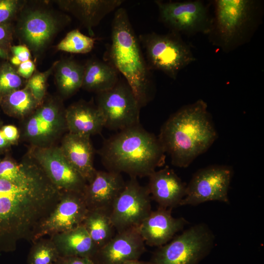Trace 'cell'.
<instances>
[{
  "label": "cell",
  "mask_w": 264,
  "mask_h": 264,
  "mask_svg": "<svg viewBox=\"0 0 264 264\" xmlns=\"http://www.w3.org/2000/svg\"><path fill=\"white\" fill-rule=\"evenodd\" d=\"M217 137L207 105L199 99L172 114L161 127L158 138L172 164L186 168L207 151Z\"/></svg>",
  "instance_id": "cell-1"
},
{
  "label": "cell",
  "mask_w": 264,
  "mask_h": 264,
  "mask_svg": "<svg viewBox=\"0 0 264 264\" xmlns=\"http://www.w3.org/2000/svg\"><path fill=\"white\" fill-rule=\"evenodd\" d=\"M109 171L130 177L149 176L165 161V153L158 137L140 124L120 131L105 140L99 151Z\"/></svg>",
  "instance_id": "cell-2"
},
{
  "label": "cell",
  "mask_w": 264,
  "mask_h": 264,
  "mask_svg": "<svg viewBox=\"0 0 264 264\" xmlns=\"http://www.w3.org/2000/svg\"><path fill=\"white\" fill-rule=\"evenodd\" d=\"M110 64L125 77L141 108L152 97V79L138 38L125 9L114 13L109 51Z\"/></svg>",
  "instance_id": "cell-3"
},
{
  "label": "cell",
  "mask_w": 264,
  "mask_h": 264,
  "mask_svg": "<svg viewBox=\"0 0 264 264\" xmlns=\"http://www.w3.org/2000/svg\"><path fill=\"white\" fill-rule=\"evenodd\" d=\"M209 34L212 42L228 52L246 42L258 22V2L252 0H217Z\"/></svg>",
  "instance_id": "cell-4"
},
{
  "label": "cell",
  "mask_w": 264,
  "mask_h": 264,
  "mask_svg": "<svg viewBox=\"0 0 264 264\" xmlns=\"http://www.w3.org/2000/svg\"><path fill=\"white\" fill-rule=\"evenodd\" d=\"M138 39L150 69L161 71L172 79H176L181 69L196 61L190 46L176 33L152 32L140 35Z\"/></svg>",
  "instance_id": "cell-5"
},
{
  "label": "cell",
  "mask_w": 264,
  "mask_h": 264,
  "mask_svg": "<svg viewBox=\"0 0 264 264\" xmlns=\"http://www.w3.org/2000/svg\"><path fill=\"white\" fill-rule=\"evenodd\" d=\"M22 121L20 137L31 147L55 145L67 132L66 108L61 99L57 97L45 96L39 106Z\"/></svg>",
  "instance_id": "cell-6"
},
{
  "label": "cell",
  "mask_w": 264,
  "mask_h": 264,
  "mask_svg": "<svg viewBox=\"0 0 264 264\" xmlns=\"http://www.w3.org/2000/svg\"><path fill=\"white\" fill-rule=\"evenodd\" d=\"M215 236L205 223L184 231L154 252L153 264H198L213 248Z\"/></svg>",
  "instance_id": "cell-7"
},
{
  "label": "cell",
  "mask_w": 264,
  "mask_h": 264,
  "mask_svg": "<svg viewBox=\"0 0 264 264\" xmlns=\"http://www.w3.org/2000/svg\"><path fill=\"white\" fill-rule=\"evenodd\" d=\"M96 103L105 128L121 131L140 124L141 107L126 82L119 80L112 88L97 93Z\"/></svg>",
  "instance_id": "cell-8"
},
{
  "label": "cell",
  "mask_w": 264,
  "mask_h": 264,
  "mask_svg": "<svg viewBox=\"0 0 264 264\" xmlns=\"http://www.w3.org/2000/svg\"><path fill=\"white\" fill-rule=\"evenodd\" d=\"M160 21L172 32L193 35L209 34L212 26L206 6L200 0L167 1L155 0Z\"/></svg>",
  "instance_id": "cell-9"
},
{
  "label": "cell",
  "mask_w": 264,
  "mask_h": 264,
  "mask_svg": "<svg viewBox=\"0 0 264 264\" xmlns=\"http://www.w3.org/2000/svg\"><path fill=\"white\" fill-rule=\"evenodd\" d=\"M232 176L233 169L227 165H213L198 170L187 185L179 206H196L210 201L228 203Z\"/></svg>",
  "instance_id": "cell-10"
},
{
  "label": "cell",
  "mask_w": 264,
  "mask_h": 264,
  "mask_svg": "<svg viewBox=\"0 0 264 264\" xmlns=\"http://www.w3.org/2000/svg\"><path fill=\"white\" fill-rule=\"evenodd\" d=\"M147 187L130 177L115 199L110 217L116 232L137 228L152 211Z\"/></svg>",
  "instance_id": "cell-11"
},
{
  "label": "cell",
  "mask_w": 264,
  "mask_h": 264,
  "mask_svg": "<svg viewBox=\"0 0 264 264\" xmlns=\"http://www.w3.org/2000/svg\"><path fill=\"white\" fill-rule=\"evenodd\" d=\"M69 21H61L52 11L41 7L22 8L17 25L21 41L35 54L49 44L61 26Z\"/></svg>",
  "instance_id": "cell-12"
},
{
  "label": "cell",
  "mask_w": 264,
  "mask_h": 264,
  "mask_svg": "<svg viewBox=\"0 0 264 264\" xmlns=\"http://www.w3.org/2000/svg\"><path fill=\"white\" fill-rule=\"evenodd\" d=\"M29 152L58 190L83 194L88 183L68 162L59 146L31 147Z\"/></svg>",
  "instance_id": "cell-13"
},
{
  "label": "cell",
  "mask_w": 264,
  "mask_h": 264,
  "mask_svg": "<svg viewBox=\"0 0 264 264\" xmlns=\"http://www.w3.org/2000/svg\"><path fill=\"white\" fill-rule=\"evenodd\" d=\"M88 212L82 194L63 192L57 205L40 225L32 242L45 236L50 237L82 224Z\"/></svg>",
  "instance_id": "cell-14"
},
{
  "label": "cell",
  "mask_w": 264,
  "mask_h": 264,
  "mask_svg": "<svg viewBox=\"0 0 264 264\" xmlns=\"http://www.w3.org/2000/svg\"><path fill=\"white\" fill-rule=\"evenodd\" d=\"M145 244L137 228L116 232L92 260L95 264H122L138 260L146 250Z\"/></svg>",
  "instance_id": "cell-15"
},
{
  "label": "cell",
  "mask_w": 264,
  "mask_h": 264,
  "mask_svg": "<svg viewBox=\"0 0 264 264\" xmlns=\"http://www.w3.org/2000/svg\"><path fill=\"white\" fill-rule=\"evenodd\" d=\"M125 183L120 173L97 170L83 193L88 210H100L110 213Z\"/></svg>",
  "instance_id": "cell-16"
},
{
  "label": "cell",
  "mask_w": 264,
  "mask_h": 264,
  "mask_svg": "<svg viewBox=\"0 0 264 264\" xmlns=\"http://www.w3.org/2000/svg\"><path fill=\"white\" fill-rule=\"evenodd\" d=\"M172 210L158 206L137 227L146 244L157 247L163 245L188 223L183 218L173 217Z\"/></svg>",
  "instance_id": "cell-17"
},
{
  "label": "cell",
  "mask_w": 264,
  "mask_h": 264,
  "mask_svg": "<svg viewBox=\"0 0 264 264\" xmlns=\"http://www.w3.org/2000/svg\"><path fill=\"white\" fill-rule=\"evenodd\" d=\"M147 186L151 198L159 207L171 209L180 205L186 194L187 184L168 167L155 171L149 176Z\"/></svg>",
  "instance_id": "cell-18"
},
{
  "label": "cell",
  "mask_w": 264,
  "mask_h": 264,
  "mask_svg": "<svg viewBox=\"0 0 264 264\" xmlns=\"http://www.w3.org/2000/svg\"><path fill=\"white\" fill-rule=\"evenodd\" d=\"M55 2L62 10L73 15L88 30L90 37L93 28L108 14L116 10L122 0H61Z\"/></svg>",
  "instance_id": "cell-19"
},
{
  "label": "cell",
  "mask_w": 264,
  "mask_h": 264,
  "mask_svg": "<svg viewBox=\"0 0 264 264\" xmlns=\"http://www.w3.org/2000/svg\"><path fill=\"white\" fill-rule=\"evenodd\" d=\"M59 147L71 165L89 182L97 171L93 165L94 151L90 137L67 132Z\"/></svg>",
  "instance_id": "cell-20"
},
{
  "label": "cell",
  "mask_w": 264,
  "mask_h": 264,
  "mask_svg": "<svg viewBox=\"0 0 264 264\" xmlns=\"http://www.w3.org/2000/svg\"><path fill=\"white\" fill-rule=\"evenodd\" d=\"M67 132L90 137L105 128L103 116L96 105L79 101L66 109Z\"/></svg>",
  "instance_id": "cell-21"
},
{
  "label": "cell",
  "mask_w": 264,
  "mask_h": 264,
  "mask_svg": "<svg viewBox=\"0 0 264 264\" xmlns=\"http://www.w3.org/2000/svg\"><path fill=\"white\" fill-rule=\"evenodd\" d=\"M50 238L61 257L77 256L92 260L99 250L82 224Z\"/></svg>",
  "instance_id": "cell-22"
},
{
  "label": "cell",
  "mask_w": 264,
  "mask_h": 264,
  "mask_svg": "<svg viewBox=\"0 0 264 264\" xmlns=\"http://www.w3.org/2000/svg\"><path fill=\"white\" fill-rule=\"evenodd\" d=\"M119 80L118 71L110 64L91 59L84 65L81 88L98 93L112 88Z\"/></svg>",
  "instance_id": "cell-23"
},
{
  "label": "cell",
  "mask_w": 264,
  "mask_h": 264,
  "mask_svg": "<svg viewBox=\"0 0 264 264\" xmlns=\"http://www.w3.org/2000/svg\"><path fill=\"white\" fill-rule=\"evenodd\" d=\"M84 65L72 59L57 61L54 77L57 88L63 98L74 95L82 88Z\"/></svg>",
  "instance_id": "cell-24"
},
{
  "label": "cell",
  "mask_w": 264,
  "mask_h": 264,
  "mask_svg": "<svg viewBox=\"0 0 264 264\" xmlns=\"http://www.w3.org/2000/svg\"><path fill=\"white\" fill-rule=\"evenodd\" d=\"M110 214L100 210H88L82 223L99 249L116 234Z\"/></svg>",
  "instance_id": "cell-25"
},
{
  "label": "cell",
  "mask_w": 264,
  "mask_h": 264,
  "mask_svg": "<svg viewBox=\"0 0 264 264\" xmlns=\"http://www.w3.org/2000/svg\"><path fill=\"white\" fill-rule=\"evenodd\" d=\"M26 86L0 98V106L10 116L22 120L41 103Z\"/></svg>",
  "instance_id": "cell-26"
},
{
  "label": "cell",
  "mask_w": 264,
  "mask_h": 264,
  "mask_svg": "<svg viewBox=\"0 0 264 264\" xmlns=\"http://www.w3.org/2000/svg\"><path fill=\"white\" fill-rule=\"evenodd\" d=\"M59 256L51 238H42L33 242L27 257V264H54Z\"/></svg>",
  "instance_id": "cell-27"
},
{
  "label": "cell",
  "mask_w": 264,
  "mask_h": 264,
  "mask_svg": "<svg viewBox=\"0 0 264 264\" xmlns=\"http://www.w3.org/2000/svg\"><path fill=\"white\" fill-rule=\"evenodd\" d=\"M95 39L83 34L78 29H74L66 35L57 44L58 50L71 53L86 54L90 52Z\"/></svg>",
  "instance_id": "cell-28"
},
{
  "label": "cell",
  "mask_w": 264,
  "mask_h": 264,
  "mask_svg": "<svg viewBox=\"0 0 264 264\" xmlns=\"http://www.w3.org/2000/svg\"><path fill=\"white\" fill-rule=\"evenodd\" d=\"M23 81L17 69L9 63L0 66V98L21 88Z\"/></svg>",
  "instance_id": "cell-29"
},
{
  "label": "cell",
  "mask_w": 264,
  "mask_h": 264,
  "mask_svg": "<svg viewBox=\"0 0 264 264\" xmlns=\"http://www.w3.org/2000/svg\"><path fill=\"white\" fill-rule=\"evenodd\" d=\"M56 63V61L45 71L35 72L26 82L25 86L28 88L35 97L40 102L46 96L47 79L54 71Z\"/></svg>",
  "instance_id": "cell-30"
},
{
  "label": "cell",
  "mask_w": 264,
  "mask_h": 264,
  "mask_svg": "<svg viewBox=\"0 0 264 264\" xmlns=\"http://www.w3.org/2000/svg\"><path fill=\"white\" fill-rule=\"evenodd\" d=\"M25 3L23 0H0V24H7L22 10Z\"/></svg>",
  "instance_id": "cell-31"
},
{
  "label": "cell",
  "mask_w": 264,
  "mask_h": 264,
  "mask_svg": "<svg viewBox=\"0 0 264 264\" xmlns=\"http://www.w3.org/2000/svg\"><path fill=\"white\" fill-rule=\"evenodd\" d=\"M6 140L11 145L17 143L20 138V131L14 125H4L0 128Z\"/></svg>",
  "instance_id": "cell-32"
},
{
  "label": "cell",
  "mask_w": 264,
  "mask_h": 264,
  "mask_svg": "<svg viewBox=\"0 0 264 264\" xmlns=\"http://www.w3.org/2000/svg\"><path fill=\"white\" fill-rule=\"evenodd\" d=\"M54 264H95L90 259L77 256H59Z\"/></svg>",
  "instance_id": "cell-33"
},
{
  "label": "cell",
  "mask_w": 264,
  "mask_h": 264,
  "mask_svg": "<svg viewBox=\"0 0 264 264\" xmlns=\"http://www.w3.org/2000/svg\"><path fill=\"white\" fill-rule=\"evenodd\" d=\"M10 27L7 24H0V47L6 50L12 41V34Z\"/></svg>",
  "instance_id": "cell-34"
},
{
  "label": "cell",
  "mask_w": 264,
  "mask_h": 264,
  "mask_svg": "<svg viewBox=\"0 0 264 264\" xmlns=\"http://www.w3.org/2000/svg\"><path fill=\"white\" fill-rule=\"evenodd\" d=\"M35 68L34 63L31 60H29L22 62L18 66L17 71L21 77L28 79L33 74Z\"/></svg>",
  "instance_id": "cell-35"
},
{
  "label": "cell",
  "mask_w": 264,
  "mask_h": 264,
  "mask_svg": "<svg viewBox=\"0 0 264 264\" xmlns=\"http://www.w3.org/2000/svg\"><path fill=\"white\" fill-rule=\"evenodd\" d=\"M10 49L13 56L17 57L22 63L30 60V51L26 45H14Z\"/></svg>",
  "instance_id": "cell-36"
},
{
  "label": "cell",
  "mask_w": 264,
  "mask_h": 264,
  "mask_svg": "<svg viewBox=\"0 0 264 264\" xmlns=\"http://www.w3.org/2000/svg\"><path fill=\"white\" fill-rule=\"evenodd\" d=\"M11 144L6 140L3 136L1 131L0 129V151L5 150L9 147Z\"/></svg>",
  "instance_id": "cell-37"
},
{
  "label": "cell",
  "mask_w": 264,
  "mask_h": 264,
  "mask_svg": "<svg viewBox=\"0 0 264 264\" xmlns=\"http://www.w3.org/2000/svg\"><path fill=\"white\" fill-rule=\"evenodd\" d=\"M122 264H153L151 262L141 261L138 260H132L127 261Z\"/></svg>",
  "instance_id": "cell-38"
},
{
  "label": "cell",
  "mask_w": 264,
  "mask_h": 264,
  "mask_svg": "<svg viewBox=\"0 0 264 264\" xmlns=\"http://www.w3.org/2000/svg\"><path fill=\"white\" fill-rule=\"evenodd\" d=\"M10 61L12 65L18 66H19L22 63L19 59L15 56H13L10 59Z\"/></svg>",
  "instance_id": "cell-39"
},
{
  "label": "cell",
  "mask_w": 264,
  "mask_h": 264,
  "mask_svg": "<svg viewBox=\"0 0 264 264\" xmlns=\"http://www.w3.org/2000/svg\"><path fill=\"white\" fill-rule=\"evenodd\" d=\"M0 58L7 59L8 58V55L7 51L0 47Z\"/></svg>",
  "instance_id": "cell-40"
},
{
  "label": "cell",
  "mask_w": 264,
  "mask_h": 264,
  "mask_svg": "<svg viewBox=\"0 0 264 264\" xmlns=\"http://www.w3.org/2000/svg\"><path fill=\"white\" fill-rule=\"evenodd\" d=\"M0 123H1V121H0Z\"/></svg>",
  "instance_id": "cell-41"
}]
</instances>
